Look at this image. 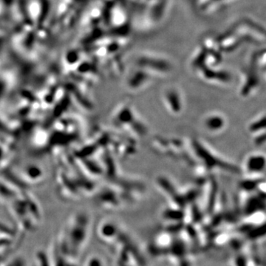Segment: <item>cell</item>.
Segmentation results:
<instances>
[{
  "mask_svg": "<svg viewBox=\"0 0 266 266\" xmlns=\"http://www.w3.org/2000/svg\"><path fill=\"white\" fill-rule=\"evenodd\" d=\"M266 116L265 114L257 118L249 125V131L252 134H259L260 133L265 132L266 129Z\"/></svg>",
  "mask_w": 266,
  "mask_h": 266,
  "instance_id": "277c9868",
  "label": "cell"
},
{
  "mask_svg": "<svg viewBox=\"0 0 266 266\" xmlns=\"http://www.w3.org/2000/svg\"><path fill=\"white\" fill-rule=\"evenodd\" d=\"M265 168L266 157L264 154H250L245 160L244 169L248 175H261L265 172Z\"/></svg>",
  "mask_w": 266,
  "mask_h": 266,
  "instance_id": "7a4b0ae2",
  "label": "cell"
},
{
  "mask_svg": "<svg viewBox=\"0 0 266 266\" xmlns=\"http://www.w3.org/2000/svg\"><path fill=\"white\" fill-rule=\"evenodd\" d=\"M193 148H194L196 155L199 156L200 159H201L200 161H202L206 167L209 169L226 168V169H234L236 170L235 167L232 164H226L220 157L212 153L208 147L202 146L200 143H198V141L194 142Z\"/></svg>",
  "mask_w": 266,
  "mask_h": 266,
  "instance_id": "6da1fadb",
  "label": "cell"
},
{
  "mask_svg": "<svg viewBox=\"0 0 266 266\" xmlns=\"http://www.w3.org/2000/svg\"><path fill=\"white\" fill-rule=\"evenodd\" d=\"M226 118L220 113H210L203 120L204 128L211 133H220L226 128Z\"/></svg>",
  "mask_w": 266,
  "mask_h": 266,
  "instance_id": "3957f363",
  "label": "cell"
}]
</instances>
